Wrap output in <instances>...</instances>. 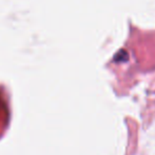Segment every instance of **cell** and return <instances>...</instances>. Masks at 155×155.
Wrapping results in <instances>:
<instances>
[]
</instances>
